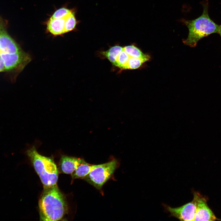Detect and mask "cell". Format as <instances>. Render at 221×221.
I'll return each mask as SVG.
<instances>
[{
	"label": "cell",
	"instance_id": "cell-5",
	"mask_svg": "<svg viewBox=\"0 0 221 221\" xmlns=\"http://www.w3.org/2000/svg\"><path fill=\"white\" fill-rule=\"evenodd\" d=\"M0 57L4 62L6 71H21L31 60L29 55L23 50L14 54L0 52Z\"/></svg>",
	"mask_w": 221,
	"mask_h": 221
},
{
	"label": "cell",
	"instance_id": "cell-12",
	"mask_svg": "<svg viewBox=\"0 0 221 221\" xmlns=\"http://www.w3.org/2000/svg\"><path fill=\"white\" fill-rule=\"evenodd\" d=\"M123 48L119 45L111 47L107 50L102 52V54L107 58L112 64L116 66L117 60Z\"/></svg>",
	"mask_w": 221,
	"mask_h": 221
},
{
	"label": "cell",
	"instance_id": "cell-11",
	"mask_svg": "<svg viewBox=\"0 0 221 221\" xmlns=\"http://www.w3.org/2000/svg\"><path fill=\"white\" fill-rule=\"evenodd\" d=\"M99 165L90 164L87 163L83 160L76 170L71 174L72 177L74 179L84 178L93 170L98 166Z\"/></svg>",
	"mask_w": 221,
	"mask_h": 221
},
{
	"label": "cell",
	"instance_id": "cell-14",
	"mask_svg": "<svg viewBox=\"0 0 221 221\" xmlns=\"http://www.w3.org/2000/svg\"><path fill=\"white\" fill-rule=\"evenodd\" d=\"M78 23L73 11L65 18L64 23L65 33L70 32L74 30Z\"/></svg>",
	"mask_w": 221,
	"mask_h": 221
},
{
	"label": "cell",
	"instance_id": "cell-7",
	"mask_svg": "<svg viewBox=\"0 0 221 221\" xmlns=\"http://www.w3.org/2000/svg\"><path fill=\"white\" fill-rule=\"evenodd\" d=\"M193 199L196 207L194 221H214L217 218L208 207L206 199L199 193L194 192Z\"/></svg>",
	"mask_w": 221,
	"mask_h": 221
},
{
	"label": "cell",
	"instance_id": "cell-8",
	"mask_svg": "<svg viewBox=\"0 0 221 221\" xmlns=\"http://www.w3.org/2000/svg\"><path fill=\"white\" fill-rule=\"evenodd\" d=\"M164 206L171 216L180 220L194 221L196 207L193 200L192 201L177 207L173 208L167 205H164Z\"/></svg>",
	"mask_w": 221,
	"mask_h": 221
},
{
	"label": "cell",
	"instance_id": "cell-16",
	"mask_svg": "<svg viewBox=\"0 0 221 221\" xmlns=\"http://www.w3.org/2000/svg\"><path fill=\"white\" fill-rule=\"evenodd\" d=\"M130 56L125 52L123 48L119 55L117 60V67L125 69Z\"/></svg>",
	"mask_w": 221,
	"mask_h": 221
},
{
	"label": "cell",
	"instance_id": "cell-10",
	"mask_svg": "<svg viewBox=\"0 0 221 221\" xmlns=\"http://www.w3.org/2000/svg\"><path fill=\"white\" fill-rule=\"evenodd\" d=\"M65 18H54L52 17H50L46 23L47 31L55 36L65 33L64 26Z\"/></svg>",
	"mask_w": 221,
	"mask_h": 221
},
{
	"label": "cell",
	"instance_id": "cell-17",
	"mask_svg": "<svg viewBox=\"0 0 221 221\" xmlns=\"http://www.w3.org/2000/svg\"><path fill=\"white\" fill-rule=\"evenodd\" d=\"M73 11L66 7H61L56 10L51 17L54 18H65Z\"/></svg>",
	"mask_w": 221,
	"mask_h": 221
},
{
	"label": "cell",
	"instance_id": "cell-18",
	"mask_svg": "<svg viewBox=\"0 0 221 221\" xmlns=\"http://www.w3.org/2000/svg\"><path fill=\"white\" fill-rule=\"evenodd\" d=\"M5 71L6 70L4 62L0 57V72Z\"/></svg>",
	"mask_w": 221,
	"mask_h": 221
},
{
	"label": "cell",
	"instance_id": "cell-1",
	"mask_svg": "<svg viewBox=\"0 0 221 221\" xmlns=\"http://www.w3.org/2000/svg\"><path fill=\"white\" fill-rule=\"evenodd\" d=\"M44 188L39 202L40 220L56 221L61 219L67 209L63 195L57 184Z\"/></svg>",
	"mask_w": 221,
	"mask_h": 221
},
{
	"label": "cell",
	"instance_id": "cell-15",
	"mask_svg": "<svg viewBox=\"0 0 221 221\" xmlns=\"http://www.w3.org/2000/svg\"><path fill=\"white\" fill-rule=\"evenodd\" d=\"M150 59L137 58L130 57L125 69H135L139 68L144 63L149 61Z\"/></svg>",
	"mask_w": 221,
	"mask_h": 221
},
{
	"label": "cell",
	"instance_id": "cell-6",
	"mask_svg": "<svg viewBox=\"0 0 221 221\" xmlns=\"http://www.w3.org/2000/svg\"><path fill=\"white\" fill-rule=\"evenodd\" d=\"M7 22L0 17V52L14 54L22 50L7 32Z\"/></svg>",
	"mask_w": 221,
	"mask_h": 221
},
{
	"label": "cell",
	"instance_id": "cell-2",
	"mask_svg": "<svg viewBox=\"0 0 221 221\" xmlns=\"http://www.w3.org/2000/svg\"><path fill=\"white\" fill-rule=\"evenodd\" d=\"M201 4L203 11L200 16L192 20H181L189 31L187 38L184 39L183 42L184 44L192 47H196L198 41L203 37L213 33H218L219 27V25L215 23L209 16L207 1Z\"/></svg>",
	"mask_w": 221,
	"mask_h": 221
},
{
	"label": "cell",
	"instance_id": "cell-9",
	"mask_svg": "<svg viewBox=\"0 0 221 221\" xmlns=\"http://www.w3.org/2000/svg\"><path fill=\"white\" fill-rule=\"evenodd\" d=\"M83 160L81 158L63 156L60 162V170L64 173H72Z\"/></svg>",
	"mask_w": 221,
	"mask_h": 221
},
{
	"label": "cell",
	"instance_id": "cell-13",
	"mask_svg": "<svg viewBox=\"0 0 221 221\" xmlns=\"http://www.w3.org/2000/svg\"><path fill=\"white\" fill-rule=\"evenodd\" d=\"M123 49L130 57L137 58H151L149 55L144 53L139 49L133 45L126 46L123 47Z\"/></svg>",
	"mask_w": 221,
	"mask_h": 221
},
{
	"label": "cell",
	"instance_id": "cell-3",
	"mask_svg": "<svg viewBox=\"0 0 221 221\" xmlns=\"http://www.w3.org/2000/svg\"><path fill=\"white\" fill-rule=\"evenodd\" d=\"M26 153L39 176L44 188L56 184L58 172L53 159L39 154L34 146L28 149Z\"/></svg>",
	"mask_w": 221,
	"mask_h": 221
},
{
	"label": "cell",
	"instance_id": "cell-4",
	"mask_svg": "<svg viewBox=\"0 0 221 221\" xmlns=\"http://www.w3.org/2000/svg\"><path fill=\"white\" fill-rule=\"evenodd\" d=\"M118 165V161L115 159L100 164L84 179L96 188L100 190L112 175Z\"/></svg>",
	"mask_w": 221,
	"mask_h": 221
},
{
	"label": "cell",
	"instance_id": "cell-19",
	"mask_svg": "<svg viewBox=\"0 0 221 221\" xmlns=\"http://www.w3.org/2000/svg\"><path fill=\"white\" fill-rule=\"evenodd\" d=\"M218 33L220 35L221 37V25H219Z\"/></svg>",
	"mask_w": 221,
	"mask_h": 221
}]
</instances>
